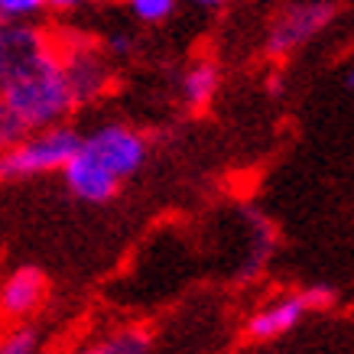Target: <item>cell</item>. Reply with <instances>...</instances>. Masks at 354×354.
<instances>
[{
  "instance_id": "obj_1",
  "label": "cell",
  "mask_w": 354,
  "mask_h": 354,
  "mask_svg": "<svg viewBox=\"0 0 354 354\" xmlns=\"http://www.w3.org/2000/svg\"><path fill=\"white\" fill-rule=\"evenodd\" d=\"M0 101L13 114V120L23 127V133L59 127V120L75 108L62 75L59 43H55V53H49L30 68H23L10 82H3L0 85Z\"/></svg>"
},
{
  "instance_id": "obj_2",
  "label": "cell",
  "mask_w": 354,
  "mask_h": 354,
  "mask_svg": "<svg viewBox=\"0 0 354 354\" xmlns=\"http://www.w3.org/2000/svg\"><path fill=\"white\" fill-rule=\"evenodd\" d=\"M82 137L72 127H49L23 133L13 147L0 150V179H30L53 169H65L78 153Z\"/></svg>"
},
{
  "instance_id": "obj_3",
  "label": "cell",
  "mask_w": 354,
  "mask_h": 354,
  "mask_svg": "<svg viewBox=\"0 0 354 354\" xmlns=\"http://www.w3.org/2000/svg\"><path fill=\"white\" fill-rule=\"evenodd\" d=\"M82 150H85L91 160L101 162V166L120 183L124 176H130V172H137L140 166H143L147 143H143V137L133 133L130 127L111 124V127H101L88 140H82Z\"/></svg>"
},
{
  "instance_id": "obj_4",
  "label": "cell",
  "mask_w": 354,
  "mask_h": 354,
  "mask_svg": "<svg viewBox=\"0 0 354 354\" xmlns=\"http://www.w3.org/2000/svg\"><path fill=\"white\" fill-rule=\"evenodd\" d=\"M49 53H55V39L46 30L32 23H3L0 26V85L46 59Z\"/></svg>"
},
{
  "instance_id": "obj_5",
  "label": "cell",
  "mask_w": 354,
  "mask_h": 354,
  "mask_svg": "<svg viewBox=\"0 0 354 354\" xmlns=\"http://www.w3.org/2000/svg\"><path fill=\"white\" fill-rule=\"evenodd\" d=\"M335 17L332 3H299V7H290L283 10L270 26L267 36V53L270 55H286L292 53L299 43H306L309 36L328 26V20Z\"/></svg>"
},
{
  "instance_id": "obj_6",
  "label": "cell",
  "mask_w": 354,
  "mask_h": 354,
  "mask_svg": "<svg viewBox=\"0 0 354 354\" xmlns=\"http://www.w3.org/2000/svg\"><path fill=\"white\" fill-rule=\"evenodd\" d=\"M59 59H62L65 85H68V95H72L75 104H88V101H95L104 91V85H108V65L97 59L95 49L88 43L68 46V49L59 46Z\"/></svg>"
},
{
  "instance_id": "obj_7",
  "label": "cell",
  "mask_w": 354,
  "mask_h": 354,
  "mask_svg": "<svg viewBox=\"0 0 354 354\" xmlns=\"http://www.w3.org/2000/svg\"><path fill=\"white\" fill-rule=\"evenodd\" d=\"M62 172H65L68 189H72L78 198H85V202H108L120 185L118 179H114L97 160H91L82 147H78V153L68 160V166H65Z\"/></svg>"
},
{
  "instance_id": "obj_8",
  "label": "cell",
  "mask_w": 354,
  "mask_h": 354,
  "mask_svg": "<svg viewBox=\"0 0 354 354\" xmlns=\"http://www.w3.org/2000/svg\"><path fill=\"white\" fill-rule=\"evenodd\" d=\"M43 299H46V277L43 270L36 267H20L0 290V309L7 315H17V319L30 315Z\"/></svg>"
},
{
  "instance_id": "obj_9",
  "label": "cell",
  "mask_w": 354,
  "mask_h": 354,
  "mask_svg": "<svg viewBox=\"0 0 354 354\" xmlns=\"http://www.w3.org/2000/svg\"><path fill=\"white\" fill-rule=\"evenodd\" d=\"M302 312H306V306H302L299 296H290V299L277 302V306H270V309L257 312L254 319H250V325H247V332L254 335V338H277V335L290 332L292 325L302 319Z\"/></svg>"
},
{
  "instance_id": "obj_10",
  "label": "cell",
  "mask_w": 354,
  "mask_h": 354,
  "mask_svg": "<svg viewBox=\"0 0 354 354\" xmlns=\"http://www.w3.org/2000/svg\"><path fill=\"white\" fill-rule=\"evenodd\" d=\"M215 88H218V68L212 62H198L189 68V75L183 82V91H185V101L192 108H205L212 97H215Z\"/></svg>"
},
{
  "instance_id": "obj_11",
  "label": "cell",
  "mask_w": 354,
  "mask_h": 354,
  "mask_svg": "<svg viewBox=\"0 0 354 354\" xmlns=\"http://www.w3.org/2000/svg\"><path fill=\"white\" fill-rule=\"evenodd\" d=\"M150 348V338L137 328H130V332H120L114 338H108L104 344H95V348H85L82 354H147Z\"/></svg>"
},
{
  "instance_id": "obj_12",
  "label": "cell",
  "mask_w": 354,
  "mask_h": 354,
  "mask_svg": "<svg viewBox=\"0 0 354 354\" xmlns=\"http://www.w3.org/2000/svg\"><path fill=\"white\" fill-rule=\"evenodd\" d=\"M43 13V0H0V26L3 23H26Z\"/></svg>"
},
{
  "instance_id": "obj_13",
  "label": "cell",
  "mask_w": 354,
  "mask_h": 354,
  "mask_svg": "<svg viewBox=\"0 0 354 354\" xmlns=\"http://www.w3.org/2000/svg\"><path fill=\"white\" fill-rule=\"evenodd\" d=\"M130 10L137 13L140 20L160 23V20H166V17L176 10V3H172V0H133V7H130Z\"/></svg>"
},
{
  "instance_id": "obj_14",
  "label": "cell",
  "mask_w": 354,
  "mask_h": 354,
  "mask_svg": "<svg viewBox=\"0 0 354 354\" xmlns=\"http://www.w3.org/2000/svg\"><path fill=\"white\" fill-rule=\"evenodd\" d=\"M23 137V127L13 120V114L7 108H3V101H0V150H7V147H13L17 140Z\"/></svg>"
},
{
  "instance_id": "obj_15",
  "label": "cell",
  "mask_w": 354,
  "mask_h": 354,
  "mask_svg": "<svg viewBox=\"0 0 354 354\" xmlns=\"http://www.w3.org/2000/svg\"><path fill=\"white\" fill-rule=\"evenodd\" d=\"M299 299L306 309H312V306H328V302H332V290H328V286H315V290L302 292Z\"/></svg>"
},
{
  "instance_id": "obj_16",
  "label": "cell",
  "mask_w": 354,
  "mask_h": 354,
  "mask_svg": "<svg viewBox=\"0 0 354 354\" xmlns=\"http://www.w3.org/2000/svg\"><path fill=\"white\" fill-rule=\"evenodd\" d=\"M108 46H111V53H118V55L130 53V39H127V36H120V32H118V36H111Z\"/></svg>"
},
{
  "instance_id": "obj_17",
  "label": "cell",
  "mask_w": 354,
  "mask_h": 354,
  "mask_svg": "<svg viewBox=\"0 0 354 354\" xmlns=\"http://www.w3.org/2000/svg\"><path fill=\"white\" fill-rule=\"evenodd\" d=\"M344 85H348V88H354V68H351V72H348V75H344Z\"/></svg>"
}]
</instances>
